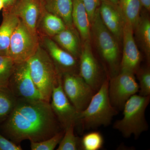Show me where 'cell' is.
I'll return each mask as SVG.
<instances>
[{
	"instance_id": "1",
	"label": "cell",
	"mask_w": 150,
	"mask_h": 150,
	"mask_svg": "<svg viewBox=\"0 0 150 150\" xmlns=\"http://www.w3.org/2000/svg\"><path fill=\"white\" fill-rule=\"evenodd\" d=\"M3 122L5 134L18 145L25 140L41 142L64 131L50 103L43 100L18 99L13 110Z\"/></svg>"
},
{
	"instance_id": "2",
	"label": "cell",
	"mask_w": 150,
	"mask_h": 150,
	"mask_svg": "<svg viewBox=\"0 0 150 150\" xmlns=\"http://www.w3.org/2000/svg\"><path fill=\"white\" fill-rule=\"evenodd\" d=\"M108 86L109 82L107 80L103 82L87 107L78 112L76 124H80L84 129L110 124L117 111L110 102Z\"/></svg>"
},
{
	"instance_id": "3",
	"label": "cell",
	"mask_w": 150,
	"mask_h": 150,
	"mask_svg": "<svg viewBox=\"0 0 150 150\" xmlns=\"http://www.w3.org/2000/svg\"><path fill=\"white\" fill-rule=\"evenodd\" d=\"M27 62L33 81L42 98L50 103L53 89L62 76L50 56L39 46Z\"/></svg>"
},
{
	"instance_id": "4",
	"label": "cell",
	"mask_w": 150,
	"mask_h": 150,
	"mask_svg": "<svg viewBox=\"0 0 150 150\" xmlns=\"http://www.w3.org/2000/svg\"><path fill=\"white\" fill-rule=\"evenodd\" d=\"M150 96L135 94L126 101L123 106V117L114 123V129L123 137L132 135L138 137L148 129L145 111L150 102Z\"/></svg>"
},
{
	"instance_id": "5",
	"label": "cell",
	"mask_w": 150,
	"mask_h": 150,
	"mask_svg": "<svg viewBox=\"0 0 150 150\" xmlns=\"http://www.w3.org/2000/svg\"><path fill=\"white\" fill-rule=\"evenodd\" d=\"M91 31L100 54L111 72L116 74L120 56L118 40L103 24L98 9L91 23Z\"/></svg>"
},
{
	"instance_id": "6",
	"label": "cell",
	"mask_w": 150,
	"mask_h": 150,
	"mask_svg": "<svg viewBox=\"0 0 150 150\" xmlns=\"http://www.w3.org/2000/svg\"><path fill=\"white\" fill-rule=\"evenodd\" d=\"M38 47L37 35L30 32L20 21L11 37L8 56L16 64L26 62Z\"/></svg>"
},
{
	"instance_id": "7",
	"label": "cell",
	"mask_w": 150,
	"mask_h": 150,
	"mask_svg": "<svg viewBox=\"0 0 150 150\" xmlns=\"http://www.w3.org/2000/svg\"><path fill=\"white\" fill-rule=\"evenodd\" d=\"M8 87L17 99L43 100L33 81L27 62L16 64Z\"/></svg>"
},
{
	"instance_id": "8",
	"label": "cell",
	"mask_w": 150,
	"mask_h": 150,
	"mask_svg": "<svg viewBox=\"0 0 150 150\" xmlns=\"http://www.w3.org/2000/svg\"><path fill=\"white\" fill-rule=\"evenodd\" d=\"M62 86L70 102L78 112L87 106L94 91L79 75L66 73L62 76Z\"/></svg>"
},
{
	"instance_id": "9",
	"label": "cell",
	"mask_w": 150,
	"mask_h": 150,
	"mask_svg": "<svg viewBox=\"0 0 150 150\" xmlns=\"http://www.w3.org/2000/svg\"><path fill=\"white\" fill-rule=\"evenodd\" d=\"M139 91L134 74L121 71L113 76L108 86L110 102L114 107L123 108L125 103Z\"/></svg>"
},
{
	"instance_id": "10",
	"label": "cell",
	"mask_w": 150,
	"mask_h": 150,
	"mask_svg": "<svg viewBox=\"0 0 150 150\" xmlns=\"http://www.w3.org/2000/svg\"><path fill=\"white\" fill-rule=\"evenodd\" d=\"M50 105L64 131L72 125L76 126L78 112L70 102L62 86V76L54 87L51 94Z\"/></svg>"
},
{
	"instance_id": "11",
	"label": "cell",
	"mask_w": 150,
	"mask_h": 150,
	"mask_svg": "<svg viewBox=\"0 0 150 150\" xmlns=\"http://www.w3.org/2000/svg\"><path fill=\"white\" fill-rule=\"evenodd\" d=\"M80 58L79 75L94 91L98 90L103 82L99 65L93 53L90 40L84 41Z\"/></svg>"
},
{
	"instance_id": "12",
	"label": "cell",
	"mask_w": 150,
	"mask_h": 150,
	"mask_svg": "<svg viewBox=\"0 0 150 150\" xmlns=\"http://www.w3.org/2000/svg\"><path fill=\"white\" fill-rule=\"evenodd\" d=\"M123 56L121 65V71L135 74L139 69L141 60V54L134 39V29L125 22L123 27Z\"/></svg>"
},
{
	"instance_id": "13",
	"label": "cell",
	"mask_w": 150,
	"mask_h": 150,
	"mask_svg": "<svg viewBox=\"0 0 150 150\" xmlns=\"http://www.w3.org/2000/svg\"><path fill=\"white\" fill-rule=\"evenodd\" d=\"M100 4L98 10L103 24L117 40H121L125 20L119 5L108 0H102Z\"/></svg>"
},
{
	"instance_id": "14",
	"label": "cell",
	"mask_w": 150,
	"mask_h": 150,
	"mask_svg": "<svg viewBox=\"0 0 150 150\" xmlns=\"http://www.w3.org/2000/svg\"><path fill=\"white\" fill-rule=\"evenodd\" d=\"M41 6L40 0H20L11 9L30 31L37 35L36 25Z\"/></svg>"
},
{
	"instance_id": "15",
	"label": "cell",
	"mask_w": 150,
	"mask_h": 150,
	"mask_svg": "<svg viewBox=\"0 0 150 150\" xmlns=\"http://www.w3.org/2000/svg\"><path fill=\"white\" fill-rule=\"evenodd\" d=\"M45 44L51 59L56 68L59 67L61 70V75L66 73H74L72 71L77 65L76 57L65 50L60 48L53 40L46 38Z\"/></svg>"
},
{
	"instance_id": "16",
	"label": "cell",
	"mask_w": 150,
	"mask_h": 150,
	"mask_svg": "<svg viewBox=\"0 0 150 150\" xmlns=\"http://www.w3.org/2000/svg\"><path fill=\"white\" fill-rule=\"evenodd\" d=\"M20 21L11 9H4L3 21L0 26V55L8 56L11 37Z\"/></svg>"
},
{
	"instance_id": "17",
	"label": "cell",
	"mask_w": 150,
	"mask_h": 150,
	"mask_svg": "<svg viewBox=\"0 0 150 150\" xmlns=\"http://www.w3.org/2000/svg\"><path fill=\"white\" fill-rule=\"evenodd\" d=\"M72 18L73 24L79 32L84 41L91 36V23L82 0H73Z\"/></svg>"
},
{
	"instance_id": "18",
	"label": "cell",
	"mask_w": 150,
	"mask_h": 150,
	"mask_svg": "<svg viewBox=\"0 0 150 150\" xmlns=\"http://www.w3.org/2000/svg\"><path fill=\"white\" fill-rule=\"evenodd\" d=\"M41 2L48 12L62 18L67 27H72L73 0H45Z\"/></svg>"
},
{
	"instance_id": "19",
	"label": "cell",
	"mask_w": 150,
	"mask_h": 150,
	"mask_svg": "<svg viewBox=\"0 0 150 150\" xmlns=\"http://www.w3.org/2000/svg\"><path fill=\"white\" fill-rule=\"evenodd\" d=\"M119 6L125 22L133 29L137 25L141 16L142 4L140 0H119Z\"/></svg>"
},
{
	"instance_id": "20",
	"label": "cell",
	"mask_w": 150,
	"mask_h": 150,
	"mask_svg": "<svg viewBox=\"0 0 150 150\" xmlns=\"http://www.w3.org/2000/svg\"><path fill=\"white\" fill-rule=\"evenodd\" d=\"M54 40L67 52L75 57L80 56L79 42L76 35L69 29L66 28L54 36Z\"/></svg>"
},
{
	"instance_id": "21",
	"label": "cell",
	"mask_w": 150,
	"mask_h": 150,
	"mask_svg": "<svg viewBox=\"0 0 150 150\" xmlns=\"http://www.w3.org/2000/svg\"><path fill=\"white\" fill-rule=\"evenodd\" d=\"M136 31L137 39L147 58L150 57V21L146 16H140L137 25L134 30Z\"/></svg>"
},
{
	"instance_id": "22",
	"label": "cell",
	"mask_w": 150,
	"mask_h": 150,
	"mask_svg": "<svg viewBox=\"0 0 150 150\" xmlns=\"http://www.w3.org/2000/svg\"><path fill=\"white\" fill-rule=\"evenodd\" d=\"M17 100L7 86H0V122H3L9 116Z\"/></svg>"
},
{
	"instance_id": "23",
	"label": "cell",
	"mask_w": 150,
	"mask_h": 150,
	"mask_svg": "<svg viewBox=\"0 0 150 150\" xmlns=\"http://www.w3.org/2000/svg\"><path fill=\"white\" fill-rule=\"evenodd\" d=\"M43 26L49 35L54 36L66 29L67 27L62 18L48 12L43 16Z\"/></svg>"
},
{
	"instance_id": "24",
	"label": "cell",
	"mask_w": 150,
	"mask_h": 150,
	"mask_svg": "<svg viewBox=\"0 0 150 150\" xmlns=\"http://www.w3.org/2000/svg\"><path fill=\"white\" fill-rule=\"evenodd\" d=\"M75 125H72L65 129L57 150H77L81 149V139L75 136Z\"/></svg>"
},
{
	"instance_id": "25",
	"label": "cell",
	"mask_w": 150,
	"mask_h": 150,
	"mask_svg": "<svg viewBox=\"0 0 150 150\" xmlns=\"http://www.w3.org/2000/svg\"><path fill=\"white\" fill-rule=\"evenodd\" d=\"M16 64L8 56L0 55V86H7Z\"/></svg>"
},
{
	"instance_id": "26",
	"label": "cell",
	"mask_w": 150,
	"mask_h": 150,
	"mask_svg": "<svg viewBox=\"0 0 150 150\" xmlns=\"http://www.w3.org/2000/svg\"><path fill=\"white\" fill-rule=\"evenodd\" d=\"M103 142V137L99 132H90L81 139V149L84 150H98L102 148Z\"/></svg>"
},
{
	"instance_id": "27",
	"label": "cell",
	"mask_w": 150,
	"mask_h": 150,
	"mask_svg": "<svg viewBox=\"0 0 150 150\" xmlns=\"http://www.w3.org/2000/svg\"><path fill=\"white\" fill-rule=\"evenodd\" d=\"M64 131H60L49 139L39 142H30L32 150H53L59 144L64 136Z\"/></svg>"
},
{
	"instance_id": "28",
	"label": "cell",
	"mask_w": 150,
	"mask_h": 150,
	"mask_svg": "<svg viewBox=\"0 0 150 150\" xmlns=\"http://www.w3.org/2000/svg\"><path fill=\"white\" fill-rule=\"evenodd\" d=\"M139 81V91L140 95L150 96V71L148 68L138 69L137 71Z\"/></svg>"
},
{
	"instance_id": "29",
	"label": "cell",
	"mask_w": 150,
	"mask_h": 150,
	"mask_svg": "<svg viewBox=\"0 0 150 150\" xmlns=\"http://www.w3.org/2000/svg\"><path fill=\"white\" fill-rule=\"evenodd\" d=\"M86 10L91 23L93 20L98 6L100 4V0H82Z\"/></svg>"
},
{
	"instance_id": "30",
	"label": "cell",
	"mask_w": 150,
	"mask_h": 150,
	"mask_svg": "<svg viewBox=\"0 0 150 150\" xmlns=\"http://www.w3.org/2000/svg\"><path fill=\"white\" fill-rule=\"evenodd\" d=\"M20 145L17 144L0 134V150H21Z\"/></svg>"
},
{
	"instance_id": "31",
	"label": "cell",
	"mask_w": 150,
	"mask_h": 150,
	"mask_svg": "<svg viewBox=\"0 0 150 150\" xmlns=\"http://www.w3.org/2000/svg\"><path fill=\"white\" fill-rule=\"evenodd\" d=\"M4 9H9L14 6L17 3L16 0H2Z\"/></svg>"
},
{
	"instance_id": "32",
	"label": "cell",
	"mask_w": 150,
	"mask_h": 150,
	"mask_svg": "<svg viewBox=\"0 0 150 150\" xmlns=\"http://www.w3.org/2000/svg\"><path fill=\"white\" fill-rule=\"evenodd\" d=\"M142 6L144 7L148 11L150 10V0H140Z\"/></svg>"
},
{
	"instance_id": "33",
	"label": "cell",
	"mask_w": 150,
	"mask_h": 150,
	"mask_svg": "<svg viewBox=\"0 0 150 150\" xmlns=\"http://www.w3.org/2000/svg\"><path fill=\"white\" fill-rule=\"evenodd\" d=\"M108 1L116 4H118L119 2V0H108Z\"/></svg>"
},
{
	"instance_id": "34",
	"label": "cell",
	"mask_w": 150,
	"mask_h": 150,
	"mask_svg": "<svg viewBox=\"0 0 150 150\" xmlns=\"http://www.w3.org/2000/svg\"><path fill=\"white\" fill-rule=\"evenodd\" d=\"M4 8V4H3L2 0H0V11Z\"/></svg>"
},
{
	"instance_id": "35",
	"label": "cell",
	"mask_w": 150,
	"mask_h": 150,
	"mask_svg": "<svg viewBox=\"0 0 150 150\" xmlns=\"http://www.w3.org/2000/svg\"><path fill=\"white\" fill-rule=\"evenodd\" d=\"M43 1H44V0H40V1L41 2H43Z\"/></svg>"
}]
</instances>
